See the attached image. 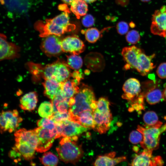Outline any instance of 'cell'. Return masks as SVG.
Here are the masks:
<instances>
[{
    "mask_svg": "<svg viewBox=\"0 0 166 166\" xmlns=\"http://www.w3.org/2000/svg\"><path fill=\"white\" fill-rule=\"evenodd\" d=\"M68 13V10L65 11L53 18L46 19L45 22H36L34 27L40 33L39 36L43 38L52 35L60 36L74 30L75 25L70 23Z\"/></svg>",
    "mask_w": 166,
    "mask_h": 166,
    "instance_id": "1",
    "label": "cell"
},
{
    "mask_svg": "<svg viewBox=\"0 0 166 166\" xmlns=\"http://www.w3.org/2000/svg\"><path fill=\"white\" fill-rule=\"evenodd\" d=\"M74 102L70 106L69 112L71 120L74 121L82 112L86 110L93 112L96 109L97 101L92 89L82 84L78 92L73 97Z\"/></svg>",
    "mask_w": 166,
    "mask_h": 166,
    "instance_id": "2",
    "label": "cell"
},
{
    "mask_svg": "<svg viewBox=\"0 0 166 166\" xmlns=\"http://www.w3.org/2000/svg\"><path fill=\"white\" fill-rule=\"evenodd\" d=\"M77 136L64 137L56 149L60 159L66 163L75 164L83 154L81 145L77 143Z\"/></svg>",
    "mask_w": 166,
    "mask_h": 166,
    "instance_id": "3",
    "label": "cell"
},
{
    "mask_svg": "<svg viewBox=\"0 0 166 166\" xmlns=\"http://www.w3.org/2000/svg\"><path fill=\"white\" fill-rule=\"evenodd\" d=\"M137 130L143 135V140L140 143L141 147L144 149L153 151L159 148L160 135L166 130V123L159 128L139 125Z\"/></svg>",
    "mask_w": 166,
    "mask_h": 166,
    "instance_id": "4",
    "label": "cell"
},
{
    "mask_svg": "<svg viewBox=\"0 0 166 166\" xmlns=\"http://www.w3.org/2000/svg\"><path fill=\"white\" fill-rule=\"evenodd\" d=\"M17 109L2 110L0 113V132L2 134L8 131H15L22 121Z\"/></svg>",
    "mask_w": 166,
    "mask_h": 166,
    "instance_id": "5",
    "label": "cell"
},
{
    "mask_svg": "<svg viewBox=\"0 0 166 166\" xmlns=\"http://www.w3.org/2000/svg\"><path fill=\"white\" fill-rule=\"evenodd\" d=\"M55 124L57 131L56 139L61 137H78L89 129L69 120Z\"/></svg>",
    "mask_w": 166,
    "mask_h": 166,
    "instance_id": "6",
    "label": "cell"
},
{
    "mask_svg": "<svg viewBox=\"0 0 166 166\" xmlns=\"http://www.w3.org/2000/svg\"><path fill=\"white\" fill-rule=\"evenodd\" d=\"M34 129L38 139L36 151L41 153L47 151L52 146L54 140L56 139L57 130L51 131L41 127Z\"/></svg>",
    "mask_w": 166,
    "mask_h": 166,
    "instance_id": "7",
    "label": "cell"
},
{
    "mask_svg": "<svg viewBox=\"0 0 166 166\" xmlns=\"http://www.w3.org/2000/svg\"><path fill=\"white\" fill-rule=\"evenodd\" d=\"M35 0H5L9 15L18 17L26 14L31 9Z\"/></svg>",
    "mask_w": 166,
    "mask_h": 166,
    "instance_id": "8",
    "label": "cell"
},
{
    "mask_svg": "<svg viewBox=\"0 0 166 166\" xmlns=\"http://www.w3.org/2000/svg\"><path fill=\"white\" fill-rule=\"evenodd\" d=\"M151 31L154 35L166 36V6L155 11L152 16Z\"/></svg>",
    "mask_w": 166,
    "mask_h": 166,
    "instance_id": "9",
    "label": "cell"
},
{
    "mask_svg": "<svg viewBox=\"0 0 166 166\" xmlns=\"http://www.w3.org/2000/svg\"><path fill=\"white\" fill-rule=\"evenodd\" d=\"M59 36L52 35L45 37L41 44V49L48 56L55 57L59 55L62 51L61 40Z\"/></svg>",
    "mask_w": 166,
    "mask_h": 166,
    "instance_id": "10",
    "label": "cell"
},
{
    "mask_svg": "<svg viewBox=\"0 0 166 166\" xmlns=\"http://www.w3.org/2000/svg\"><path fill=\"white\" fill-rule=\"evenodd\" d=\"M152 151L144 149L143 151L136 155L131 164L132 166H162L164 162L161 156H153Z\"/></svg>",
    "mask_w": 166,
    "mask_h": 166,
    "instance_id": "11",
    "label": "cell"
},
{
    "mask_svg": "<svg viewBox=\"0 0 166 166\" xmlns=\"http://www.w3.org/2000/svg\"><path fill=\"white\" fill-rule=\"evenodd\" d=\"M20 51L18 46L8 41L6 35L0 33V61L18 58Z\"/></svg>",
    "mask_w": 166,
    "mask_h": 166,
    "instance_id": "12",
    "label": "cell"
},
{
    "mask_svg": "<svg viewBox=\"0 0 166 166\" xmlns=\"http://www.w3.org/2000/svg\"><path fill=\"white\" fill-rule=\"evenodd\" d=\"M95 127L94 129L100 134L105 133L109 129L112 117L110 111L96 109L93 112Z\"/></svg>",
    "mask_w": 166,
    "mask_h": 166,
    "instance_id": "13",
    "label": "cell"
},
{
    "mask_svg": "<svg viewBox=\"0 0 166 166\" xmlns=\"http://www.w3.org/2000/svg\"><path fill=\"white\" fill-rule=\"evenodd\" d=\"M61 46L63 52L77 55L83 52L85 48L83 41L75 35L68 36L63 39Z\"/></svg>",
    "mask_w": 166,
    "mask_h": 166,
    "instance_id": "14",
    "label": "cell"
},
{
    "mask_svg": "<svg viewBox=\"0 0 166 166\" xmlns=\"http://www.w3.org/2000/svg\"><path fill=\"white\" fill-rule=\"evenodd\" d=\"M122 89L124 93L122 96V98L131 102L136 98L141 93L139 81L133 78H129L125 82Z\"/></svg>",
    "mask_w": 166,
    "mask_h": 166,
    "instance_id": "15",
    "label": "cell"
},
{
    "mask_svg": "<svg viewBox=\"0 0 166 166\" xmlns=\"http://www.w3.org/2000/svg\"><path fill=\"white\" fill-rule=\"evenodd\" d=\"M141 51L140 49L134 45L125 47L122 49L121 54L124 60L127 63V69L131 67L138 71V56Z\"/></svg>",
    "mask_w": 166,
    "mask_h": 166,
    "instance_id": "16",
    "label": "cell"
},
{
    "mask_svg": "<svg viewBox=\"0 0 166 166\" xmlns=\"http://www.w3.org/2000/svg\"><path fill=\"white\" fill-rule=\"evenodd\" d=\"M14 136L15 143H26L36 149L38 139L34 129L27 130L24 128L20 129L15 132Z\"/></svg>",
    "mask_w": 166,
    "mask_h": 166,
    "instance_id": "17",
    "label": "cell"
},
{
    "mask_svg": "<svg viewBox=\"0 0 166 166\" xmlns=\"http://www.w3.org/2000/svg\"><path fill=\"white\" fill-rule=\"evenodd\" d=\"M64 81L61 82L60 93L65 98L69 101V99L73 97L79 91L81 79L72 77Z\"/></svg>",
    "mask_w": 166,
    "mask_h": 166,
    "instance_id": "18",
    "label": "cell"
},
{
    "mask_svg": "<svg viewBox=\"0 0 166 166\" xmlns=\"http://www.w3.org/2000/svg\"><path fill=\"white\" fill-rule=\"evenodd\" d=\"M116 154L115 152H113L99 156L97 157L93 165L95 166H112L126 160V157L125 156L115 157Z\"/></svg>",
    "mask_w": 166,
    "mask_h": 166,
    "instance_id": "19",
    "label": "cell"
},
{
    "mask_svg": "<svg viewBox=\"0 0 166 166\" xmlns=\"http://www.w3.org/2000/svg\"><path fill=\"white\" fill-rule=\"evenodd\" d=\"M44 90V94L52 100L60 92L61 84L54 78L45 80L43 83Z\"/></svg>",
    "mask_w": 166,
    "mask_h": 166,
    "instance_id": "20",
    "label": "cell"
},
{
    "mask_svg": "<svg viewBox=\"0 0 166 166\" xmlns=\"http://www.w3.org/2000/svg\"><path fill=\"white\" fill-rule=\"evenodd\" d=\"M155 55L153 54L151 56H147L142 51L140 53L138 58V72L141 75H146L155 67V66L151 61Z\"/></svg>",
    "mask_w": 166,
    "mask_h": 166,
    "instance_id": "21",
    "label": "cell"
},
{
    "mask_svg": "<svg viewBox=\"0 0 166 166\" xmlns=\"http://www.w3.org/2000/svg\"><path fill=\"white\" fill-rule=\"evenodd\" d=\"M38 95L35 92H31L22 96L20 100L19 106L22 110L31 111L36 106Z\"/></svg>",
    "mask_w": 166,
    "mask_h": 166,
    "instance_id": "22",
    "label": "cell"
},
{
    "mask_svg": "<svg viewBox=\"0 0 166 166\" xmlns=\"http://www.w3.org/2000/svg\"><path fill=\"white\" fill-rule=\"evenodd\" d=\"M72 73L67 64L59 60L57 61V65L53 78L60 83L70 78Z\"/></svg>",
    "mask_w": 166,
    "mask_h": 166,
    "instance_id": "23",
    "label": "cell"
},
{
    "mask_svg": "<svg viewBox=\"0 0 166 166\" xmlns=\"http://www.w3.org/2000/svg\"><path fill=\"white\" fill-rule=\"evenodd\" d=\"M93 112L90 110L84 111L79 114L74 121L85 127L94 129L95 127V122Z\"/></svg>",
    "mask_w": 166,
    "mask_h": 166,
    "instance_id": "24",
    "label": "cell"
},
{
    "mask_svg": "<svg viewBox=\"0 0 166 166\" xmlns=\"http://www.w3.org/2000/svg\"><path fill=\"white\" fill-rule=\"evenodd\" d=\"M13 148L18 152L22 157L27 160H31L34 158L35 149L26 143H15Z\"/></svg>",
    "mask_w": 166,
    "mask_h": 166,
    "instance_id": "25",
    "label": "cell"
},
{
    "mask_svg": "<svg viewBox=\"0 0 166 166\" xmlns=\"http://www.w3.org/2000/svg\"><path fill=\"white\" fill-rule=\"evenodd\" d=\"M51 101L53 105V113L68 111L70 107L69 100L61 95L60 92Z\"/></svg>",
    "mask_w": 166,
    "mask_h": 166,
    "instance_id": "26",
    "label": "cell"
},
{
    "mask_svg": "<svg viewBox=\"0 0 166 166\" xmlns=\"http://www.w3.org/2000/svg\"><path fill=\"white\" fill-rule=\"evenodd\" d=\"M70 9L72 12L78 19L86 14L88 6L83 0H74L71 3Z\"/></svg>",
    "mask_w": 166,
    "mask_h": 166,
    "instance_id": "27",
    "label": "cell"
},
{
    "mask_svg": "<svg viewBox=\"0 0 166 166\" xmlns=\"http://www.w3.org/2000/svg\"><path fill=\"white\" fill-rule=\"evenodd\" d=\"M143 120L145 124V127H153L159 128L163 124V123L159 120L157 114L152 111H148L144 113Z\"/></svg>",
    "mask_w": 166,
    "mask_h": 166,
    "instance_id": "28",
    "label": "cell"
},
{
    "mask_svg": "<svg viewBox=\"0 0 166 166\" xmlns=\"http://www.w3.org/2000/svg\"><path fill=\"white\" fill-rule=\"evenodd\" d=\"M144 98L150 105L156 104L163 99V92L159 89L152 87L144 93Z\"/></svg>",
    "mask_w": 166,
    "mask_h": 166,
    "instance_id": "29",
    "label": "cell"
},
{
    "mask_svg": "<svg viewBox=\"0 0 166 166\" xmlns=\"http://www.w3.org/2000/svg\"><path fill=\"white\" fill-rule=\"evenodd\" d=\"M38 112L39 115L43 118L51 117L53 113V107L51 101L42 103L38 108Z\"/></svg>",
    "mask_w": 166,
    "mask_h": 166,
    "instance_id": "30",
    "label": "cell"
},
{
    "mask_svg": "<svg viewBox=\"0 0 166 166\" xmlns=\"http://www.w3.org/2000/svg\"><path fill=\"white\" fill-rule=\"evenodd\" d=\"M39 160L41 163L45 166H55L58 162L57 156L50 152L44 153L39 158Z\"/></svg>",
    "mask_w": 166,
    "mask_h": 166,
    "instance_id": "31",
    "label": "cell"
},
{
    "mask_svg": "<svg viewBox=\"0 0 166 166\" xmlns=\"http://www.w3.org/2000/svg\"><path fill=\"white\" fill-rule=\"evenodd\" d=\"M67 65L70 68L77 70L82 66V59L78 55L71 54L67 56Z\"/></svg>",
    "mask_w": 166,
    "mask_h": 166,
    "instance_id": "32",
    "label": "cell"
},
{
    "mask_svg": "<svg viewBox=\"0 0 166 166\" xmlns=\"http://www.w3.org/2000/svg\"><path fill=\"white\" fill-rule=\"evenodd\" d=\"M86 40L90 43L96 42L100 38L101 32L95 28H89L83 33Z\"/></svg>",
    "mask_w": 166,
    "mask_h": 166,
    "instance_id": "33",
    "label": "cell"
},
{
    "mask_svg": "<svg viewBox=\"0 0 166 166\" xmlns=\"http://www.w3.org/2000/svg\"><path fill=\"white\" fill-rule=\"evenodd\" d=\"M38 127H41L51 131L57 130L56 124L50 118L43 117L38 120L37 123Z\"/></svg>",
    "mask_w": 166,
    "mask_h": 166,
    "instance_id": "34",
    "label": "cell"
},
{
    "mask_svg": "<svg viewBox=\"0 0 166 166\" xmlns=\"http://www.w3.org/2000/svg\"><path fill=\"white\" fill-rule=\"evenodd\" d=\"M51 119L55 123L60 122L68 120H71L70 116L68 111L66 112H56L53 113Z\"/></svg>",
    "mask_w": 166,
    "mask_h": 166,
    "instance_id": "35",
    "label": "cell"
},
{
    "mask_svg": "<svg viewBox=\"0 0 166 166\" xmlns=\"http://www.w3.org/2000/svg\"><path fill=\"white\" fill-rule=\"evenodd\" d=\"M140 38V35L139 33L135 30L128 31L126 36V39L127 42L132 44L137 43L139 41Z\"/></svg>",
    "mask_w": 166,
    "mask_h": 166,
    "instance_id": "36",
    "label": "cell"
},
{
    "mask_svg": "<svg viewBox=\"0 0 166 166\" xmlns=\"http://www.w3.org/2000/svg\"><path fill=\"white\" fill-rule=\"evenodd\" d=\"M143 139L142 134L137 130L132 131L130 134L129 140L132 144H136L140 143Z\"/></svg>",
    "mask_w": 166,
    "mask_h": 166,
    "instance_id": "37",
    "label": "cell"
},
{
    "mask_svg": "<svg viewBox=\"0 0 166 166\" xmlns=\"http://www.w3.org/2000/svg\"><path fill=\"white\" fill-rule=\"evenodd\" d=\"M116 28L119 34L121 35H124L127 34L128 32L129 26L126 22L121 21L117 24Z\"/></svg>",
    "mask_w": 166,
    "mask_h": 166,
    "instance_id": "38",
    "label": "cell"
},
{
    "mask_svg": "<svg viewBox=\"0 0 166 166\" xmlns=\"http://www.w3.org/2000/svg\"><path fill=\"white\" fill-rule=\"evenodd\" d=\"M94 23L93 17L90 14H86L82 20V23L86 27H89L93 26Z\"/></svg>",
    "mask_w": 166,
    "mask_h": 166,
    "instance_id": "39",
    "label": "cell"
},
{
    "mask_svg": "<svg viewBox=\"0 0 166 166\" xmlns=\"http://www.w3.org/2000/svg\"><path fill=\"white\" fill-rule=\"evenodd\" d=\"M156 72L160 78L161 79L166 78V62L160 64L158 67Z\"/></svg>",
    "mask_w": 166,
    "mask_h": 166,
    "instance_id": "40",
    "label": "cell"
},
{
    "mask_svg": "<svg viewBox=\"0 0 166 166\" xmlns=\"http://www.w3.org/2000/svg\"><path fill=\"white\" fill-rule=\"evenodd\" d=\"M8 155L10 157L14 160L16 158H18L19 159L20 157H22L20 153L13 148L12 150L9 152Z\"/></svg>",
    "mask_w": 166,
    "mask_h": 166,
    "instance_id": "41",
    "label": "cell"
},
{
    "mask_svg": "<svg viewBox=\"0 0 166 166\" xmlns=\"http://www.w3.org/2000/svg\"><path fill=\"white\" fill-rule=\"evenodd\" d=\"M67 4L70 5L74 0H61Z\"/></svg>",
    "mask_w": 166,
    "mask_h": 166,
    "instance_id": "42",
    "label": "cell"
},
{
    "mask_svg": "<svg viewBox=\"0 0 166 166\" xmlns=\"http://www.w3.org/2000/svg\"><path fill=\"white\" fill-rule=\"evenodd\" d=\"M163 99L166 101V87L163 92Z\"/></svg>",
    "mask_w": 166,
    "mask_h": 166,
    "instance_id": "43",
    "label": "cell"
},
{
    "mask_svg": "<svg viewBox=\"0 0 166 166\" xmlns=\"http://www.w3.org/2000/svg\"><path fill=\"white\" fill-rule=\"evenodd\" d=\"M87 3H90L94 2L97 0H83Z\"/></svg>",
    "mask_w": 166,
    "mask_h": 166,
    "instance_id": "44",
    "label": "cell"
},
{
    "mask_svg": "<svg viewBox=\"0 0 166 166\" xmlns=\"http://www.w3.org/2000/svg\"><path fill=\"white\" fill-rule=\"evenodd\" d=\"M148 77L151 79L153 80L155 78V76L153 74H151L148 76Z\"/></svg>",
    "mask_w": 166,
    "mask_h": 166,
    "instance_id": "45",
    "label": "cell"
},
{
    "mask_svg": "<svg viewBox=\"0 0 166 166\" xmlns=\"http://www.w3.org/2000/svg\"><path fill=\"white\" fill-rule=\"evenodd\" d=\"M133 149H134V150L136 152H137L139 150L138 148L137 147H134Z\"/></svg>",
    "mask_w": 166,
    "mask_h": 166,
    "instance_id": "46",
    "label": "cell"
},
{
    "mask_svg": "<svg viewBox=\"0 0 166 166\" xmlns=\"http://www.w3.org/2000/svg\"><path fill=\"white\" fill-rule=\"evenodd\" d=\"M0 3L2 5H4L5 0H0Z\"/></svg>",
    "mask_w": 166,
    "mask_h": 166,
    "instance_id": "47",
    "label": "cell"
},
{
    "mask_svg": "<svg viewBox=\"0 0 166 166\" xmlns=\"http://www.w3.org/2000/svg\"><path fill=\"white\" fill-rule=\"evenodd\" d=\"M141 1L144 2H148L150 1V0H140Z\"/></svg>",
    "mask_w": 166,
    "mask_h": 166,
    "instance_id": "48",
    "label": "cell"
}]
</instances>
